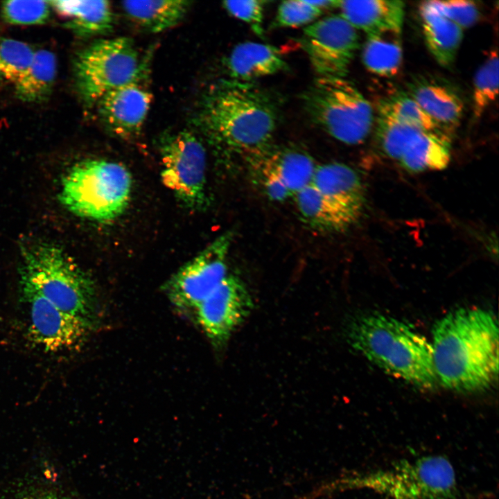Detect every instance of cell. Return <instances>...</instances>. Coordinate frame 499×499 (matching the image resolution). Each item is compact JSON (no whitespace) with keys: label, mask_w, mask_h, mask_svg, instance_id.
Masks as SVG:
<instances>
[{"label":"cell","mask_w":499,"mask_h":499,"mask_svg":"<svg viewBox=\"0 0 499 499\" xmlns=\"http://www.w3.org/2000/svg\"><path fill=\"white\" fill-rule=\"evenodd\" d=\"M233 233L215 238L193 259L180 268L165 283L171 303L183 310H195L228 275L227 256Z\"/></svg>","instance_id":"10"},{"label":"cell","mask_w":499,"mask_h":499,"mask_svg":"<svg viewBox=\"0 0 499 499\" xmlns=\"http://www.w3.org/2000/svg\"><path fill=\"white\" fill-rule=\"evenodd\" d=\"M302 100L311 121L342 143L360 144L371 130L372 106L345 78L319 77L305 91Z\"/></svg>","instance_id":"7"},{"label":"cell","mask_w":499,"mask_h":499,"mask_svg":"<svg viewBox=\"0 0 499 499\" xmlns=\"http://www.w3.org/2000/svg\"><path fill=\"white\" fill-rule=\"evenodd\" d=\"M162 182L185 207L202 209L207 202V155L200 139L182 130L161 140Z\"/></svg>","instance_id":"9"},{"label":"cell","mask_w":499,"mask_h":499,"mask_svg":"<svg viewBox=\"0 0 499 499\" xmlns=\"http://www.w3.org/2000/svg\"><path fill=\"white\" fill-rule=\"evenodd\" d=\"M263 3L256 0L225 1L222 6L231 15L248 24L256 34L263 35Z\"/></svg>","instance_id":"35"},{"label":"cell","mask_w":499,"mask_h":499,"mask_svg":"<svg viewBox=\"0 0 499 499\" xmlns=\"http://www.w3.org/2000/svg\"><path fill=\"white\" fill-rule=\"evenodd\" d=\"M132 185L131 174L122 164L88 159L76 163L64 176L60 200L78 216L110 221L126 209Z\"/></svg>","instance_id":"6"},{"label":"cell","mask_w":499,"mask_h":499,"mask_svg":"<svg viewBox=\"0 0 499 499\" xmlns=\"http://www.w3.org/2000/svg\"><path fill=\"white\" fill-rule=\"evenodd\" d=\"M437 381L450 390L473 393L489 389L498 376V323L491 311L461 308L432 329Z\"/></svg>","instance_id":"1"},{"label":"cell","mask_w":499,"mask_h":499,"mask_svg":"<svg viewBox=\"0 0 499 499\" xmlns=\"http://www.w3.org/2000/svg\"><path fill=\"white\" fill-rule=\"evenodd\" d=\"M419 11L426 46L442 67L452 64L463 37V30L441 15L428 1L422 2Z\"/></svg>","instance_id":"23"},{"label":"cell","mask_w":499,"mask_h":499,"mask_svg":"<svg viewBox=\"0 0 499 499\" xmlns=\"http://www.w3.org/2000/svg\"><path fill=\"white\" fill-rule=\"evenodd\" d=\"M190 6L183 0L125 1L121 7L128 18L151 33H159L176 26Z\"/></svg>","instance_id":"26"},{"label":"cell","mask_w":499,"mask_h":499,"mask_svg":"<svg viewBox=\"0 0 499 499\" xmlns=\"http://www.w3.org/2000/svg\"><path fill=\"white\" fill-rule=\"evenodd\" d=\"M250 161L254 167L261 172L263 187L270 199L283 201L291 196L282 181L272 170L257 161Z\"/></svg>","instance_id":"36"},{"label":"cell","mask_w":499,"mask_h":499,"mask_svg":"<svg viewBox=\"0 0 499 499\" xmlns=\"http://www.w3.org/2000/svg\"><path fill=\"white\" fill-rule=\"evenodd\" d=\"M200 105L198 123L216 147L247 158L270 148L277 110L270 98L252 83L222 80Z\"/></svg>","instance_id":"2"},{"label":"cell","mask_w":499,"mask_h":499,"mask_svg":"<svg viewBox=\"0 0 499 499\" xmlns=\"http://www.w3.org/2000/svg\"><path fill=\"white\" fill-rule=\"evenodd\" d=\"M300 42L319 77L345 78L359 35L340 15H333L308 25Z\"/></svg>","instance_id":"11"},{"label":"cell","mask_w":499,"mask_h":499,"mask_svg":"<svg viewBox=\"0 0 499 499\" xmlns=\"http://www.w3.org/2000/svg\"><path fill=\"white\" fill-rule=\"evenodd\" d=\"M338 8L343 18L367 35L403 27L405 5L401 1H340Z\"/></svg>","instance_id":"19"},{"label":"cell","mask_w":499,"mask_h":499,"mask_svg":"<svg viewBox=\"0 0 499 499\" xmlns=\"http://www.w3.org/2000/svg\"><path fill=\"white\" fill-rule=\"evenodd\" d=\"M338 488L371 491L389 499H456L457 477L442 455L403 459L392 465L342 478Z\"/></svg>","instance_id":"5"},{"label":"cell","mask_w":499,"mask_h":499,"mask_svg":"<svg viewBox=\"0 0 499 499\" xmlns=\"http://www.w3.org/2000/svg\"><path fill=\"white\" fill-rule=\"evenodd\" d=\"M21 261L20 285L95 329L99 314L94 283L61 247L39 240L24 243Z\"/></svg>","instance_id":"4"},{"label":"cell","mask_w":499,"mask_h":499,"mask_svg":"<svg viewBox=\"0 0 499 499\" xmlns=\"http://www.w3.org/2000/svg\"><path fill=\"white\" fill-rule=\"evenodd\" d=\"M51 4L49 1H6L1 5L4 20L14 25H37L49 19Z\"/></svg>","instance_id":"32"},{"label":"cell","mask_w":499,"mask_h":499,"mask_svg":"<svg viewBox=\"0 0 499 499\" xmlns=\"http://www.w3.org/2000/svg\"><path fill=\"white\" fill-rule=\"evenodd\" d=\"M402 28H390L367 35L362 60L371 73L385 78L396 76L403 60Z\"/></svg>","instance_id":"25"},{"label":"cell","mask_w":499,"mask_h":499,"mask_svg":"<svg viewBox=\"0 0 499 499\" xmlns=\"http://www.w3.org/2000/svg\"><path fill=\"white\" fill-rule=\"evenodd\" d=\"M57 62L47 50L36 51L27 71L14 84L17 98L26 103H41L49 97L55 80Z\"/></svg>","instance_id":"27"},{"label":"cell","mask_w":499,"mask_h":499,"mask_svg":"<svg viewBox=\"0 0 499 499\" xmlns=\"http://www.w3.org/2000/svg\"><path fill=\"white\" fill-rule=\"evenodd\" d=\"M20 290L23 301L28 306V337L45 352L74 349L82 344L93 331L30 288L20 285Z\"/></svg>","instance_id":"12"},{"label":"cell","mask_w":499,"mask_h":499,"mask_svg":"<svg viewBox=\"0 0 499 499\" xmlns=\"http://www.w3.org/2000/svg\"><path fill=\"white\" fill-rule=\"evenodd\" d=\"M406 92L451 137L464 112L463 100L453 87L436 78L419 77L408 84Z\"/></svg>","instance_id":"15"},{"label":"cell","mask_w":499,"mask_h":499,"mask_svg":"<svg viewBox=\"0 0 499 499\" xmlns=\"http://www.w3.org/2000/svg\"><path fill=\"white\" fill-rule=\"evenodd\" d=\"M322 12L308 1H285L278 7L274 24L277 27H299L318 18Z\"/></svg>","instance_id":"33"},{"label":"cell","mask_w":499,"mask_h":499,"mask_svg":"<svg viewBox=\"0 0 499 499\" xmlns=\"http://www.w3.org/2000/svg\"><path fill=\"white\" fill-rule=\"evenodd\" d=\"M0 499H78L49 462L27 469L5 487Z\"/></svg>","instance_id":"17"},{"label":"cell","mask_w":499,"mask_h":499,"mask_svg":"<svg viewBox=\"0 0 499 499\" xmlns=\"http://www.w3.org/2000/svg\"><path fill=\"white\" fill-rule=\"evenodd\" d=\"M143 67L130 38L98 40L75 58L76 89L83 101L92 105L108 91L140 79Z\"/></svg>","instance_id":"8"},{"label":"cell","mask_w":499,"mask_h":499,"mask_svg":"<svg viewBox=\"0 0 499 499\" xmlns=\"http://www.w3.org/2000/svg\"><path fill=\"white\" fill-rule=\"evenodd\" d=\"M225 66L229 79L245 82L287 68L277 48L254 42L236 45L229 54Z\"/></svg>","instance_id":"18"},{"label":"cell","mask_w":499,"mask_h":499,"mask_svg":"<svg viewBox=\"0 0 499 499\" xmlns=\"http://www.w3.org/2000/svg\"><path fill=\"white\" fill-rule=\"evenodd\" d=\"M450 147L451 137L421 131L408 143L399 162L411 173L443 170L450 162Z\"/></svg>","instance_id":"24"},{"label":"cell","mask_w":499,"mask_h":499,"mask_svg":"<svg viewBox=\"0 0 499 499\" xmlns=\"http://www.w3.org/2000/svg\"><path fill=\"white\" fill-rule=\"evenodd\" d=\"M498 93V58L497 51H491L478 69L473 81V113L479 119L496 99Z\"/></svg>","instance_id":"30"},{"label":"cell","mask_w":499,"mask_h":499,"mask_svg":"<svg viewBox=\"0 0 499 499\" xmlns=\"http://www.w3.org/2000/svg\"><path fill=\"white\" fill-rule=\"evenodd\" d=\"M349 338L356 351L389 374L426 389L438 382L431 343L406 322L367 314L352 322Z\"/></svg>","instance_id":"3"},{"label":"cell","mask_w":499,"mask_h":499,"mask_svg":"<svg viewBox=\"0 0 499 499\" xmlns=\"http://www.w3.org/2000/svg\"><path fill=\"white\" fill-rule=\"evenodd\" d=\"M35 51L13 39L0 42V80L15 84L30 66Z\"/></svg>","instance_id":"31"},{"label":"cell","mask_w":499,"mask_h":499,"mask_svg":"<svg viewBox=\"0 0 499 499\" xmlns=\"http://www.w3.org/2000/svg\"><path fill=\"white\" fill-rule=\"evenodd\" d=\"M378 111L389 114L419 130L447 134L406 91L397 92L383 100Z\"/></svg>","instance_id":"29"},{"label":"cell","mask_w":499,"mask_h":499,"mask_svg":"<svg viewBox=\"0 0 499 499\" xmlns=\"http://www.w3.org/2000/svg\"><path fill=\"white\" fill-rule=\"evenodd\" d=\"M301 218L313 227L326 231H342L358 218L322 195L311 184L295 195Z\"/></svg>","instance_id":"22"},{"label":"cell","mask_w":499,"mask_h":499,"mask_svg":"<svg viewBox=\"0 0 499 499\" xmlns=\"http://www.w3.org/2000/svg\"><path fill=\"white\" fill-rule=\"evenodd\" d=\"M420 132L389 114L378 111L375 139L378 150L385 157L399 161L408 143Z\"/></svg>","instance_id":"28"},{"label":"cell","mask_w":499,"mask_h":499,"mask_svg":"<svg viewBox=\"0 0 499 499\" xmlns=\"http://www.w3.org/2000/svg\"><path fill=\"white\" fill-rule=\"evenodd\" d=\"M272 170L291 195L311 184L317 166L306 152L295 148L271 150L248 157Z\"/></svg>","instance_id":"21"},{"label":"cell","mask_w":499,"mask_h":499,"mask_svg":"<svg viewBox=\"0 0 499 499\" xmlns=\"http://www.w3.org/2000/svg\"><path fill=\"white\" fill-rule=\"evenodd\" d=\"M139 80L108 91L96 103L102 121L112 134L122 139L140 133L150 107L152 95Z\"/></svg>","instance_id":"14"},{"label":"cell","mask_w":499,"mask_h":499,"mask_svg":"<svg viewBox=\"0 0 499 499\" xmlns=\"http://www.w3.org/2000/svg\"><path fill=\"white\" fill-rule=\"evenodd\" d=\"M428 1L437 12L462 30L473 26L480 16L478 8L473 1L463 0Z\"/></svg>","instance_id":"34"},{"label":"cell","mask_w":499,"mask_h":499,"mask_svg":"<svg viewBox=\"0 0 499 499\" xmlns=\"http://www.w3.org/2000/svg\"><path fill=\"white\" fill-rule=\"evenodd\" d=\"M311 184L328 199L360 218L365 205V191L354 169L337 162L317 166Z\"/></svg>","instance_id":"16"},{"label":"cell","mask_w":499,"mask_h":499,"mask_svg":"<svg viewBox=\"0 0 499 499\" xmlns=\"http://www.w3.org/2000/svg\"><path fill=\"white\" fill-rule=\"evenodd\" d=\"M56 12L68 21L64 26L79 37L105 34L114 26V14L108 1H51Z\"/></svg>","instance_id":"20"},{"label":"cell","mask_w":499,"mask_h":499,"mask_svg":"<svg viewBox=\"0 0 499 499\" xmlns=\"http://www.w3.org/2000/svg\"><path fill=\"white\" fill-rule=\"evenodd\" d=\"M250 293L237 277L228 274L195 308L197 321L217 349L227 342L232 332L252 308Z\"/></svg>","instance_id":"13"}]
</instances>
